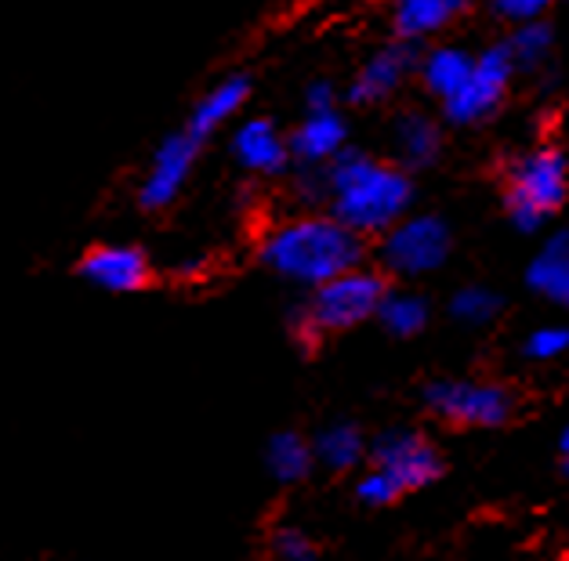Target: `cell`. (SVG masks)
Segmentation results:
<instances>
[{
    "mask_svg": "<svg viewBox=\"0 0 569 561\" xmlns=\"http://www.w3.org/2000/svg\"><path fill=\"white\" fill-rule=\"evenodd\" d=\"M232 157L251 174H283L290 163L287 134L272 120H247L232 134Z\"/></svg>",
    "mask_w": 569,
    "mask_h": 561,
    "instance_id": "11",
    "label": "cell"
},
{
    "mask_svg": "<svg viewBox=\"0 0 569 561\" xmlns=\"http://www.w3.org/2000/svg\"><path fill=\"white\" fill-rule=\"evenodd\" d=\"M327 200L335 218L352 232H388L410 207V178L399 167H388L356 149H341L335 160L323 163Z\"/></svg>",
    "mask_w": 569,
    "mask_h": 561,
    "instance_id": "1",
    "label": "cell"
},
{
    "mask_svg": "<svg viewBox=\"0 0 569 561\" xmlns=\"http://www.w3.org/2000/svg\"><path fill=\"white\" fill-rule=\"evenodd\" d=\"M428 405L450 424L465 428H497L505 424L511 405V391L501 384H479V381H439L428 388Z\"/></svg>",
    "mask_w": 569,
    "mask_h": 561,
    "instance_id": "6",
    "label": "cell"
},
{
    "mask_svg": "<svg viewBox=\"0 0 569 561\" xmlns=\"http://www.w3.org/2000/svg\"><path fill=\"white\" fill-rule=\"evenodd\" d=\"M312 445H305L301 434L295 431H280L272 434V442L266 449V460H269V471L276 474L280 482H298L309 474L312 468Z\"/></svg>",
    "mask_w": 569,
    "mask_h": 561,
    "instance_id": "17",
    "label": "cell"
},
{
    "mask_svg": "<svg viewBox=\"0 0 569 561\" xmlns=\"http://www.w3.org/2000/svg\"><path fill=\"white\" fill-rule=\"evenodd\" d=\"M378 319L385 322V330H392L396 337H410L428 322V304L421 298H413V293H385Z\"/></svg>",
    "mask_w": 569,
    "mask_h": 561,
    "instance_id": "21",
    "label": "cell"
},
{
    "mask_svg": "<svg viewBox=\"0 0 569 561\" xmlns=\"http://www.w3.org/2000/svg\"><path fill=\"white\" fill-rule=\"evenodd\" d=\"M203 146H207L203 138L197 131H189L186 123L163 138V142L157 146V152H152L142 181H138V207L142 210H168L178 196H182Z\"/></svg>",
    "mask_w": 569,
    "mask_h": 561,
    "instance_id": "5",
    "label": "cell"
},
{
    "mask_svg": "<svg viewBox=\"0 0 569 561\" xmlns=\"http://www.w3.org/2000/svg\"><path fill=\"white\" fill-rule=\"evenodd\" d=\"M511 69H516V59H511L508 44H497L490 51H482L479 62L471 66L468 80L453 94L442 98V106H447V117L453 123H471V120L490 117V112L497 109V102H501L505 91H508Z\"/></svg>",
    "mask_w": 569,
    "mask_h": 561,
    "instance_id": "7",
    "label": "cell"
},
{
    "mask_svg": "<svg viewBox=\"0 0 569 561\" xmlns=\"http://www.w3.org/2000/svg\"><path fill=\"white\" fill-rule=\"evenodd\" d=\"M396 138H399L402 160L410 167H425L439 157V128L428 117H421V112H407V117L399 120Z\"/></svg>",
    "mask_w": 569,
    "mask_h": 561,
    "instance_id": "18",
    "label": "cell"
},
{
    "mask_svg": "<svg viewBox=\"0 0 569 561\" xmlns=\"http://www.w3.org/2000/svg\"><path fill=\"white\" fill-rule=\"evenodd\" d=\"M508 48L516 66H537L551 48V30L545 22H526L522 30H516V37L508 40Z\"/></svg>",
    "mask_w": 569,
    "mask_h": 561,
    "instance_id": "22",
    "label": "cell"
},
{
    "mask_svg": "<svg viewBox=\"0 0 569 561\" xmlns=\"http://www.w3.org/2000/svg\"><path fill=\"white\" fill-rule=\"evenodd\" d=\"M349 142V123L338 109L330 112H309L295 131L287 134V146H290V160H298L305 167H323L338 157L341 149Z\"/></svg>",
    "mask_w": 569,
    "mask_h": 561,
    "instance_id": "12",
    "label": "cell"
},
{
    "mask_svg": "<svg viewBox=\"0 0 569 561\" xmlns=\"http://www.w3.org/2000/svg\"><path fill=\"white\" fill-rule=\"evenodd\" d=\"M447 250H450V229L439 218H407L388 229L381 258L399 276H421L439 269Z\"/></svg>",
    "mask_w": 569,
    "mask_h": 561,
    "instance_id": "8",
    "label": "cell"
},
{
    "mask_svg": "<svg viewBox=\"0 0 569 561\" xmlns=\"http://www.w3.org/2000/svg\"><path fill=\"white\" fill-rule=\"evenodd\" d=\"M566 200V160L559 149L526 152L508 167L505 203L519 229H537Z\"/></svg>",
    "mask_w": 569,
    "mask_h": 561,
    "instance_id": "4",
    "label": "cell"
},
{
    "mask_svg": "<svg viewBox=\"0 0 569 561\" xmlns=\"http://www.w3.org/2000/svg\"><path fill=\"white\" fill-rule=\"evenodd\" d=\"M410 69H413V48L410 44H392V48L378 51L356 73L352 88H349V102H356V106L381 102V98H388L399 88V80L407 77Z\"/></svg>",
    "mask_w": 569,
    "mask_h": 561,
    "instance_id": "14",
    "label": "cell"
},
{
    "mask_svg": "<svg viewBox=\"0 0 569 561\" xmlns=\"http://www.w3.org/2000/svg\"><path fill=\"white\" fill-rule=\"evenodd\" d=\"M272 554L276 561H316V547L298 529H276Z\"/></svg>",
    "mask_w": 569,
    "mask_h": 561,
    "instance_id": "24",
    "label": "cell"
},
{
    "mask_svg": "<svg viewBox=\"0 0 569 561\" xmlns=\"http://www.w3.org/2000/svg\"><path fill=\"white\" fill-rule=\"evenodd\" d=\"M373 468H381L385 474H392L399 489H421L428 482L439 479L442 460L432 449V442H425L413 431H385L373 442Z\"/></svg>",
    "mask_w": 569,
    "mask_h": 561,
    "instance_id": "9",
    "label": "cell"
},
{
    "mask_svg": "<svg viewBox=\"0 0 569 561\" xmlns=\"http://www.w3.org/2000/svg\"><path fill=\"white\" fill-rule=\"evenodd\" d=\"M548 4H551V0H497V11H501L505 19L533 22Z\"/></svg>",
    "mask_w": 569,
    "mask_h": 561,
    "instance_id": "27",
    "label": "cell"
},
{
    "mask_svg": "<svg viewBox=\"0 0 569 561\" xmlns=\"http://www.w3.org/2000/svg\"><path fill=\"white\" fill-rule=\"evenodd\" d=\"M461 8H465V0H396V33L402 40L436 33L439 26H447Z\"/></svg>",
    "mask_w": 569,
    "mask_h": 561,
    "instance_id": "16",
    "label": "cell"
},
{
    "mask_svg": "<svg viewBox=\"0 0 569 561\" xmlns=\"http://www.w3.org/2000/svg\"><path fill=\"white\" fill-rule=\"evenodd\" d=\"M80 276L106 293H134L149 283V254L134 243H102L80 258Z\"/></svg>",
    "mask_w": 569,
    "mask_h": 561,
    "instance_id": "10",
    "label": "cell"
},
{
    "mask_svg": "<svg viewBox=\"0 0 569 561\" xmlns=\"http://www.w3.org/2000/svg\"><path fill=\"white\" fill-rule=\"evenodd\" d=\"M566 561H569V558H566Z\"/></svg>",
    "mask_w": 569,
    "mask_h": 561,
    "instance_id": "31",
    "label": "cell"
},
{
    "mask_svg": "<svg viewBox=\"0 0 569 561\" xmlns=\"http://www.w3.org/2000/svg\"><path fill=\"white\" fill-rule=\"evenodd\" d=\"M385 279L370 269H349L327 283H319L309 308L298 315V333L301 341H316L319 333H338L359 327L363 319L378 315V308L385 301Z\"/></svg>",
    "mask_w": 569,
    "mask_h": 561,
    "instance_id": "3",
    "label": "cell"
},
{
    "mask_svg": "<svg viewBox=\"0 0 569 561\" xmlns=\"http://www.w3.org/2000/svg\"><path fill=\"white\" fill-rule=\"evenodd\" d=\"M530 287L555 304H569V236H555L540 250L537 261L530 264Z\"/></svg>",
    "mask_w": 569,
    "mask_h": 561,
    "instance_id": "15",
    "label": "cell"
},
{
    "mask_svg": "<svg viewBox=\"0 0 569 561\" xmlns=\"http://www.w3.org/2000/svg\"><path fill=\"white\" fill-rule=\"evenodd\" d=\"M562 453H566V457H569V428H566V431H562Z\"/></svg>",
    "mask_w": 569,
    "mask_h": 561,
    "instance_id": "29",
    "label": "cell"
},
{
    "mask_svg": "<svg viewBox=\"0 0 569 561\" xmlns=\"http://www.w3.org/2000/svg\"><path fill=\"white\" fill-rule=\"evenodd\" d=\"M566 468H569V457H566Z\"/></svg>",
    "mask_w": 569,
    "mask_h": 561,
    "instance_id": "30",
    "label": "cell"
},
{
    "mask_svg": "<svg viewBox=\"0 0 569 561\" xmlns=\"http://www.w3.org/2000/svg\"><path fill=\"white\" fill-rule=\"evenodd\" d=\"M312 453L323 460L327 468L345 471L363 457V439H359V431L352 424H335V428H327L323 434H319Z\"/></svg>",
    "mask_w": 569,
    "mask_h": 561,
    "instance_id": "20",
    "label": "cell"
},
{
    "mask_svg": "<svg viewBox=\"0 0 569 561\" xmlns=\"http://www.w3.org/2000/svg\"><path fill=\"white\" fill-rule=\"evenodd\" d=\"M338 109V98H335V88H330L327 80H316L309 91H305V112H330Z\"/></svg>",
    "mask_w": 569,
    "mask_h": 561,
    "instance_id": "28",
    "label": "cell"
},
{
    "mask_svg": "<svg viewBox=\"0 0 569 561\" xmlns=\"http://www.w3.org/2000/svg\"><path fill=\"white\" fill-rule=\"evenodd\" d=\"M566 348H569V330H562V327H545V330L530 333V341H526V355H533V359H555V355H562Z\"/></svg>",
    "mask_w": 569,
    "mask_h": 561,
    "instance_id": "26",
    "label": "cell"
},
{
    "mask_svg": "<svg viewBox=\"0 0 569 561\" xmlns=\"http://www.w3.org/2000/svg\"><path fill=\"white\" fill-rule=\"evenodd\" d=\"M363 258L359 232L341 224L335 214H305L283 221L261 240V261L290 283L319 287L349 272Z\"/></svg>",
    "mask_w": 569,
    "mask_h": 561,
    "instance_id": "2",
    "label": "cell"
},
{
    "mask_svg": "<svg viewBox=\"0 0 569 561\" xmlns=\"http://www.w3.org/2000/svg\"><path fill=\"white\" fill-rule=\"evenodd\" d=\"M247 98H251V77L232 73L226 80H218L214 88H207V94H200L197 106L189 109L186 128L197 131L203 142H211V138L236 117V112L247 106Z\"/></svg>",
    "mask_w": 569,
    "mask_h": 561,
    "instance_id": "13",
    "label": "cell"
},
{
    "mask_svg": "<svg viewBox=\"0 0 569 561\" xmlns=\"http://www.w3.org/2000/svg\"><path fill=\"white\" fill-rule=\"evenodd\" d=\"M402 493L399 482L392 474H385L381 468H373L363 482H359V500L363 503H373V508H385V503H392L396 497Z\"/></svg>",
    "mask_w": 569,
    "mask_h": 561,
    "instance_id": "25",
    "label": "cell"
},
{
    "mask_svg": "<svg viewBox=\"0 0 569 561\" xmlns=\"http://www.w3.org/2000/svg\"><path fill=\"white\" fill-rule=\"evenodd\" d=\"M471 66H476V62H471L461 48H439V51H432V59L425 62V83H428V91H436L439 98L453 94L468 80Z\"/></svg>",
    "mask_w": 569,
    "mask_h": 561,
    "instance_id": "19",
    "label": "cell"
},
{
    "mask_svg": "<svg viewBox=\"0 0 569 561\" xmlns=\"http://www.w3.org/2000/svg\"><path fill=\"white\" fill-rule=\"evenodd\" d=\"M497 308H501L497 293L482 290V287H468L453 298V315L465 322H490L497 315Z\"/></svg>",
    "mask_w": 569,
    "mask_h": 561,
    "instance_id": "23",
    "label": "cell"
}]
</instances>
